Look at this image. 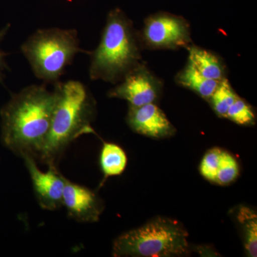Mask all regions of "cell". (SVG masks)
Returning <instances> with one entry per match:
<instances>
[{
	"instance_id": "18",
	"label": "cell",
	"mask_w": 257,
	"mask_h": 257,
	"mask_svg": "<svg viewBox=\"0 0 257 257\" xmlns=\"http://www.w3.org/2000/svg\"><path fill=\"white\" fill-rule=\"evenodd\" d=\"M222 152L221 149L214 147L207 151L203 157L200 165L201 175L209 182L214 183Z\"/></svg>"
},
{
	"instance_id": "7",
	"label": "cell",
	"mask_w": 257,
	"mask_h": 257,
	"mask_svg": "<svg viewBox=\"0 0 257 257\" xmlns=\"http://www.w3.org/2000/svg\"><path fill=\"white\" fill-rule=\"evenodd\" d=\"M108 96L128 101V106L157 104L163 89V82L141 62L128 72Z\"/></svg>"
},
{
	"instance_id": "11",
	"label": "cell",
	"mask_w": 257,
	"mask_h": 257,
	"mask_svg": "<svg viewBox=\"0 0 257 257\" xmlns=\"http://www.w3.org/2000/svg\"><path fill=\"white\" fill-rule=\"evenodd\" d=\"M187 50L188 61L203 76L218 82L226 78V66L219 56L194 45H190Z\"/></svg>"
},
{
	"instance_id": "13",
	"label": "cell",
	"mask_w": 257,
	"mask_h": 257,
	"mask_svg": "<svg viewBox=\"0 0 257 257\" xmlns=\"http://www.w3.org/2000/svg\"><path fill=\"white\" fill-rule=\"evenodd\" d=\"M235 219L243 238V246L248 256L256 257L257 253V214L256 211L246 206L235 209Z\"/></svg>"
},
{
	"instance_id": "10",
	"label": "cell",
	"mask_w": 257,
	"mask_h": 257,
	"mask_svg": "<svg viewBox=\"0 0 257 257\" xmlns=\"http://www.w3.org/2000/svg\"><path fill=\"white\" fill-rule=\"evenodd\" d=\"M126 122L135 133L160 140L173 136L175 126L157 104L128 106Z\"/></svg>"
},
{
	"instance_id": "16",
	"label": "cell",
	"mask_w": 257,
	"mask_h": 257,
	"mask_svg": "<svg viewBox=\"0 0 257 257\" xmlns=\"http://www.w3.org/2000/svg\"><path fill=\"white\" fill-rule=\"evenodd\" d=\"M226 118L242 126H251L256 122V115L253 108L239 96L228 109Z\"/></svg>"
},
{
	"instance_id": "17",
	"label": "cell",
	"mask_w": 257,
	"mask_h": 257,
	"mask_svg": "<svg viewBox=\"0 0 257 257\" xmlns=\"http://www.w3.org/2000/svg\"><path fill=\"white\" fill-rule=\"evenodd\" d=\"M239 174L237 161L229 152L223 150L214 183L226 186L234 182Z\"/></svg>"
},
{
	"instance_id": "14",
	"label": "cell",
	"mask_w": 257,
	"mask_h": 257,
	"mask_svg": "<svg viewBox=\"0 0 257 257\" xmlns=\"http://www.w3.org/2000/svg\"><path fill=\"white\" fill-rule=\"evenodd\" d=\"M100 167L106 177L121 175L127 164L123 149L114 143H104L101 150Z\"/></svg>"
},
{
	"instance_id": "15",
	"label": "cell",
	"mask_w": 257,
	"mask_h": 257,
	"mask_svg": "<svg viewBox=\"0 0 257 257\" xmlns=\"http://www.w3.org/2000/svg\"><path fill=\"white\" fill-rule=\"evenodd\" d=\"M237 96L229 80L227 78H225L219 82L216 90L208 101L210 103L213 110L218 116L226 118L228 109L234 103Z\"/></svg>"
},
{
	"instance_id": "19",
	"label": "cell",
	"mask_w": 257,
	"mask_h": 257,
	"mask_svg": "<svg viewBox=\"0 0 257 257\" xmlns=\"http://www.w3.org/2000/svg\"><path fill=\"white\" fill-rule=\"evenodd\" d=\"M10 28V24H8L4 28L0 30V43L4 40L5 37L6 36L8 31ZM8 55V54L3 52L0 49V83H3V80L5 77V71L9 70L8 64H7L6 60H5V57Z\"/></svg>"
},
{
	"instance_id": "4",
	"label": "cell",
	"mask_w": 257,
	"mask_h": 257,
	"mask_svg": "<svg viewBox=\"0 0 257 257\" xmlns=\"http://www.w3.org/2000/svg\"><path fill=\"white\" fill-rule=\"evenodd\" d=\"M189 234L179 221L158 216L123 233L113 243L114 256L171 257L189 253Z\"/></svg>"
},
{
	"instance_id": "12",
	"label": "cell",
	"mask_w": 257,
	"mask_h": 257,
	"mask_svg": "<svg viewBox=\"0 0 257 257\" xmlns=\"http://www.w3.org/2000/svg\"><path fill=\"white\" fill-rule=\"evenodd\" d=\"M175 82L207 101L209 100L220 82L203 76L189 61L176 75Z\"/></svg>"
},
{
	"instance_id": "6",
	"label": "cell",
	"mask_w": 257,
	"mask_h": 257,
	"mask_svg": "<svg viewBox=\"0 0 257 257\" xmlns=\"http://www.w3.org/2000/svg\"><path fill=\"white\" fill-rule=\"evenodd\" d=\"M139 37L142 47L150 50L187 49L192 43L190 25L187 20L167 13L148 17Z\"/></svg>"
},
{
	"instance_id": "1",
	"label": "cell",
	"mask_w": 257,
	"mask_h": 257,
	"mask_svg": "<svg viewBox=\"0 0 257 257\" xmlns=\"http://www.w3.org/2000/svg\"><path fill=\"white\" fill-rule=\"evenodd\" d=\"M55 100V91L45 85L33 84L13 94L0 110L3 146L21 158H38L50 131Z\"/></svg>"
},
{
	"instance_id": "8",
	"label": "cell",
	"mask_w": 257,
	"mask_h": 257,
	"mask_svg": "<svg viewBox=\"0 0 257 257\" xmlns=\"http://www.w3.org/2000/svg\"><path fill=\"white\" fill-rule=\"evenodd\" d=\"M22 158L31 178L34 192L40 207L47 211L61 209L67 179L57 170V166H50L47 172H42L33 157L25 155Z\"/></svg>"
},
{
	"instance_id": "3",
	"label": "cell",
	"mask_w": 257,
	"mask_h": 257,
	"mask_svg": "<svg viewBox=\"0 0 257 257\" xmlns=\"http://www.w3.org/2000/svg\"><path fill=\"white\" fill-rule=\"evenodd\" d=\"M139 33L133 22L121 10L116 8L108 14L100 42L90 52L89 78L116 84L141 63Z\"/></svg>"
},
{
	"instance_id": "5",
	"label": "cell",
	"mask_w": 257,
	"mask_h": 257,
	"mask_svg": "<svg viewBox=\"0 0 257 257\" xmlns=\"http://www.w3.org/2000/svg\"><path fill=\"white\" fill-rule=\"evenodd\" d=\"M35 77L50 84L59 82L81 49L78 34L72 29H41L21 46Z\"/></svg>"
},
{
	"instance_id": "2",
	"label": "cell",
	"mask_w": 257,
	"mask_h": 257,
	"mask_svg": "<svg viewBox=\"0 0 257 257\" xmlns=\"http://www.w3.org/2000/svg\"><path fill=\"white\" fill-rule=\"evenodd\" d=\"M55 105L50 131L38 157L48 167L57 166L66 149L83 135L94 134L92 122L96 102L87 87L79 81L55 84Z\"/></svg>"
},
{
	"instance_id": "9",
	"label": "cell",
	"mask_w": 257,
	"mask_h": 257,
	"mask_svg": "<svg viewBox=\"0 0 257 257\" xmlns=\"http://www.w3.org/2000/svg\"><path fill=\"white\" fill-rule=\"evenodd\" d=\"M62 207L67 215L80 223H94L99 220L104 204L92 190L67 179L63 193Z\"/></svg>"
}]
</instances>
